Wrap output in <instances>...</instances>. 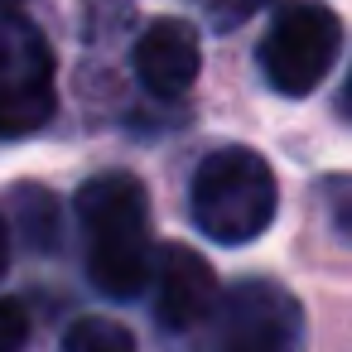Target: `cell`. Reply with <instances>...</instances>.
<instances>
[{"instance_id":"30bf717a","label":"cell","mask_w":352,"mask_h":352,"mask_svg":"<svg viewBox=\"0 0 352 352\" xmlns=\"http://www.w3.org/2000/svg\"><path fill=\"white\" fill-rule=\"evenodd\" d=\"M265 6H270V0H212V25L217 30H236L251 15H261Z\"/></svg>"},{"instance_id":"8992f818","label":"cell","mask_w":352,"mask_h":352,"mask_svg":"<svg viewBox=\"0 0 352 352\" xmlns=\"http://www.w3.org/2000/svg\"><path fill=\"white\" fill-rule=\"evenodd\" d=\"M155 318H160V328H169V333H184V328H203V318L212 314V304H217V275H212V265L193 251V246H179V241H169V246H160V256H155Z\"/></svg>"},{"instance_id":"7a4b0ae2","label":"cell","mask_w":352,"mask_h":352,"mask_svg":"<svg viewBox=\"0 0 352 352\" xmlns=\"http://www.w3.org/2000/svg\"><path fill=\"white\" fill-rule=\"evenodd\" d=\"M275 169L265 164V155L246 150V145H222L212 150L188 188V212L193 227L222 246H241L256 241L270 222H275Z\"/></svg>"},{"instance_id":"ba28073f","label":"cell","mask_w":352,"mask_h":352,"mask_svg":"<svg viewBox=\"0 0 352 352\" xmlns=\"http://www.w3.org/2000/svg\"><path fill=\"white\" fill-rule=\"evenodd\" d=\"M58 352H135V333L116 318H102V314H87L78 323H68Z\"/></svg>"},{"instance_id":"3957f363","label":"cell","mask_w":352,"mask_h":352,"mask_svg":"<svg viewBox=\"0 0 352 352\" xmlns=\"http://www.w3.org/2000/svg\"><path fill=\"white\" fill-rule=\"evenodd\" d=\"M198 352H304V309L275 280H236L203 318Z\"/></svg>"},{"instance_id":"52a82bcc","label":"cell","mask_w":352,"mask_h":352,"mask_svg":"<svg viewBox=\"0 0 352 352\" xmlns=\"http://www.w3.org/2000/svg\"><path fill=\"white\" fill-rule=\"evenodd\" d=\"M203 68V49H198V30L188 20H155L140 44H135V73L155 97H179L193 87Z\"/></svg>"},{"instance_id":"8fae6325","label":"cell","mask_w":352,"mask_h":352,"mask_svg":"<svg viewBox=\"0 0 352 352\" xmlns=\"http://www.w3.org/2000/svg\"><path fill=\"white\" fill-rule=\"evenodd\" d=\"M323 198H328V212H333L338 232L352 236V179H333V184L323 188Z\"/></svg>"},{"instance_id":"7c38bea8","label":"cell","mask_w":352,"mask_h":352,"mask_svg":"<svg viewBox=\"0 0 352 352\" xmlns=\"http://www.w3.org/2000/svg\"><path fill=\"white\" fill-rule=\"evenodd\" d=\"M6 261H10V232H6V222H0V275H6Z\"/></svg>"},{"instance_id":"4fadbf2b","label":"cell","mask_w":352,"mask_h":352,"mask_svg":"<svg viewBox=\"0 0 352 352\" xmlns=\"http://www.w3.org/2000/svg\"><path fill=\"white\" fill-rule=\"evenodd\" d=\"M342 116H352V73H347V82H342Z\"/></svg>"},{"instance_id":"9c48e42d","label":"cell","mask_w":352,"mask_h":352,"mask_svg":"<svg viewBox=\"0 0 352 352\" xmlns=\"http://www.w3.org/2000/svg\"><path fill=\"white\" fill-rule=\"evenodd\" d=\"M30 342V314L20 299H0V352H20Z\"/></svg>"},{"instance_id":"5b68a950","label":"cell","mask_w":352,"mask_h":352,"mask_svg":"<svg viewBox=\"0 0 352 352\" xmlns=\"http://www.w3.org/2000/svg\"><path fill=\"white\" fill-rule=\"evenodd\" d=\"M58 107L54 49L39 25L0 15V135H30Z\"/></svg>"},{"instance_id":"277c9868","label":"cell","mask_w":352,"mask_h":352,"mask_svg":"<svg viewBox=\"0 0 352 352\" xmlns=\"http://www.w3.org/2000/svg\"><path fill=\"white\" fill-rule=\"evenodd\" d=\"M342 49V20L323 0H289L261 39V73L280 97H309Z\"/></svg>"},{"instance_id":"5bb4252c","label":"cell","mask_w":352,"mask_h":352,"mask_svg":"<svg viewBox=\"0 0 352 352\" xmlns=\"http://www.w3.org/2000/svg\"><path fill=\"white\" fill-rule=\"evenodd\" d=\"M20 6H30V0H0V15H15Z\"/></svg>"},{"instance_id":"6da1fadb","label":"cell","mask_w":352,"mask_h":352,"mask_svg":"<svg viewBox=\"0 0 352 352\" xmlns=\"http://www.w3.org/2000/svg\"><path fill=\"white\" fill-rule=\"evenodd\" d=\"M82 241H87V275L102 294L131 299L155 280L150 261V198L135 174L107 169L87 179L73 198Z\"/></svg>"}]
</instances>
